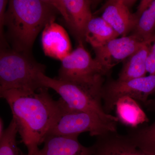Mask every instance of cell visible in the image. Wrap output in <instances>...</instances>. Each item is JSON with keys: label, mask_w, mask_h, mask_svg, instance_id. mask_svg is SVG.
I'll list each match as a JSON object with an SVG mask.
<instances>
[{"label": "cell", "mask_w": 155, "mask_h": 155, "mask_svg": "<svg viewBox=\"0 0 155 155\" xmlns=\"http://www.w3.org/2000/svg\"><path fill=\"white\" fill-rule=\"evenodd\" d=\"M10 106L27 155H37L61 112L62 100L55 101L42 87L36 91L11 89L0 91Z\"/></svg>", "instance_id": "1"}, {"label": "cell", "mask_w": 155, "mask_h": 155, "mask_svg": "<svg viewBox=\"0 0 155 155\" xmlns=\"http://www.w3.org/2000/svg\"><path fill=\"white\" fill-rule=\"evenodd\" d=\"M59 14L47 0L9 1L5 20L7 43L14 51L32 54L38 34Z\"/></svg>", "instance_id": "2"}, {"label": "cell", "mask_w": 155, "mask_h": 155, "mask_svg": "<svg viewBox=\"0 0 155 155\" xmlns=\"http://www.w3.org/2000/svg\"><path fill=\"white\" fill-rule=\"evenodd\" d=\"M38 79L42 87L55 91L69 108L94 114L108 124L117 125V117L107 114L104 110L101 96L103 85L51 78L43 73L39 74Z\"/></svg>", "instance_id": "3"}, {"label": "cell", "mask_w": 155, "mask_h": 155, "mask_svg": "<svg viewBox=\"0 0 155 155\" xmlns=\"http://www.w3.org/2000/svg\"><path fill=\"white\" fill-rule=\"evenodd\" d=\"M46 67L38 62L32 54L17 51L11 48H1L0 91L11 89L36 91L42 87L40 74Z\"/></svg>", "instance_id": "4"}, {"label": "cell", "mask_w": 155, "mask_h": 155, "mask_svg": "<svg viewBox=\"0 0 155 155\" xmlns=\"http://www.w3.org/2000/svg\"><path fill=\"white\" fill-rule=\"evenodd\" d=\"M61 99V112L48 136L79 135L88 132L91 136L97 137L116 132L117 125L108 124L94 114L72 110Z\"/></svg>", "instance_id": "5"}, {"label": "cell", "mask_w": 155, "mask_h": 155, "mask_svg": "<svg viewBox=\"0 0 155 155\" xmlns=\"http://www.w3.org/2000/svg\"><path fill=\"white\" fill-rule=\"evenodd\" d=\"M61 61L57 78L80 83L104 85V77L108 72L78 42L77 48Z\"/></svg>", "instance_id": "6"}, {"label": "cell", "mask_w": 155, "mask_h": 155, "mask_svg": "<svg viewBox=\"0 0 155 155\" xmlns=\"http://www.w3.org/2000/svg\"><path fill=\"white\" fill-rule=\"evenodd\" d=\"M155 93V75H149L132 80H109L102 89L103 107L107 114L115 109L119 99L128 97L145 106L148 97Z\"/></svg>", "instance_id": "7"}, {"label": "cell", "mask_w": 155, "mask_h": 155, "mask_svg": "<svg viewBox=\"0 0 155 155\" xmlns=\"http://www.w3.org/2000/svg\"><path fill=\"white\" fill-rule=\"evenodd\" d=\"M63 17L65 24L78 42L85 41L87 26L92 19V1L47 0Z\"/></svg>", "instance_id": "8"}, {"label": "cell", "mask_w": 155, "mask_h": 155, "mask_svg": "<svg viewBox=\"0 0 155 155\" xmlns=\"http://www.w3.org/2000/svg\"><path fill=\"white\" fill-rule=\"evenodd\" d=\"M145 42L131 35L112 40L100 47L94 48L95 58L107 72L120 62L127 60Z\"/></svg>", "instance_id": "9"}, {"label": "cell", "mask_w": 155, "mask_h": 155, "mask_svg": "<svg viewBox=\"0 0 155 155\" xmlns=\"http://www.w3.org/2000/svg\"><path fill=\"white\" fill-rule=\"evenodd\" d=\"M132 1H109L103 8L101 17L112 26L120 36H126L134 30L139 18L129 8Z\"/></svg>", "instance_id": "10"}, {"label": "cell", "mask_w": 155, "mask_h": 155, "mask_svg": "<svg viewBox=\"0 0 155 155\" xmlns=\"http://www.w3.org/2000/svg\"><path fill=\"white\" fill-rule=\"evenodd\" d=\"M91 148V155H155L140 149L127 136L116 131L97 137Z\"/></svg>", "instance_id": "11"}, {"label": "cell", "mask_w": 155, "mask_h": 155, "mask_svg": "<svg viewBox=\"0 0 155 155\" xmlns=\"http://www.w3.org/2000/svg\"><path fill=\"white\" fill-rule=\"evenodd\" d=\"M42 45L45 55L62 61L71 52L69 35L62 26L55 22L46 25L41 37Z\"/></svg>", "instance_id": "12"}, {"label": "cell", "mask_w": 155, "mask_h": 155, "mask_svg": "<svg viewBox=\"0 0 155 155\" xmlns=\"http://www.w3.org/2000/svg\"><path fill=\"white\" fill-rule=\"evenodd\" d=\"M78 136H48L37 155H91V147L81 144Z\"/></svg>", "instance_id": "13"}, {"label": "cell", "mask_w": 155, "mask_h": 155, "mask_svg": "<svg viewBox=\"0 0 155 155\" xmlns=\"http://www.w3.org/2000/svg\"><path fill=\"white\" fill-rule=\"evenodd\" d=\"M119 121L131 129L149 122V119L137 101L123 97L116 102L115 107Z\"/></svg>", "instance_id": "14"}, {"label": "cell", "mask_w": 155, "mask_h": 155, "mask_svg": "<svg viewBox=\"0 0 155 155\" xmlns=\"http://www.w3.org/2000/svg\"><path fill=\"white\" fill-rule=\"evenodd\" d=\"M153 39L145 42L137 51L127 58L117 80L125 81L146 76V63Z\"/></svg>", "instance_id": "15"}, {"label": "cell", "mask_w": 155, "mask_h": 155, "mask_svg": "<svg viewBox=\"0 0 155 155\" xmlns=\"http://www.w3.org/2000/svg\"><path fill=\"white\" fill-rule=\"evenodd\" d=\"M119 35L101 17H93L89 23L85 35V41L93 48L100 47Z\"/></svg>", "instance_id": "16"}, {"label": "cell", "mask_w": 155, "mask_h": 155, "mask_svg": "<svg viewBox=\"0 0 155 155\" xmlns=\"http://www.w3.org/2000/svg\"><path fill=\"white\" fill-rule=\"evenodd\" d=\"M155 34V0L140 15L132 35L143 41L153 39Z\"/></svg>", "instance_id": "17"}, {"label": "cell", "mask_w": 155, "mask_h": 155, "mask_svg": "<svg viewBox=\"0 0 155 155\" xmlns=\"http://www.w3.org/2000/svg\"><path fill=\"white\" fill-rule=\"evenodd\" d=\"M126 136L140 149L155 155V121L150 126L131 129Z\"/></svg>", "instance_id": "18"}, {"label": "cell", "mask_w": 155, "mask_h": 155, "mask_svg": "<svg viewBox=\"0 0 155 155\" xmlns=\"http://www.w3.org/2000/svg\"><path fill=\"white\" fill-rule=\"evenodd\" d=\"M18 130L14 119L11 120L8 127L0 137V155H27L17 145Z\"/></svg>", "instance_id": "19"}, {"label": "cell", "mask_w": 155, "mask_h": 155, "mask_svg": "<svg viewBox=\"0 0 155 155\" xmlns=\"http://www.w3.org/2000/svg\"><path fill=\"white\" fill-rule=\"evenodd\" d=\"M9 1L0 0V43L1 48L10 47L5 38V16Z\"/></svg>", "instance_id": "20"}, {"label": "cell", "mask_w": 155, "mask_h": 155, "mask_svg": "<svg viewBox=\"0 0 155 155\" xmlns=\"http://www.w3.org/2000/svg\"><path fill=\"white\" fill-rule=\"evenodd\" d=\"M146 69L149 75H155V59L150 53L147 59Z\"/></svg>", "instance_id": "21"}, {"label": "cell", "mask_w": 155, "mask_h": 155, "mask_svg": "<svg viewBox=\"0 0 155 155\" xmlns=\"http://www.w3.org/2000/svg\"><path fill=\"white\" fill-rule=\"evenodd\" d=\"M145 106L151 110L155 112V98L153 100H148Z\"/></svg>", "instance_id": "22"}, {"label": "cell", "mask_w": 155, "mask_h": 155, "mask_svg": "<svg viewBox=\"0 0 155 155\" xmlns=\"http://www.w3.org/2000/svg\"><path fill=\"white\" fill-rule=\"evenodd\" d=\"M150 53L155 59V34L154 35L153 41Z\"/></svg>", "instance_id": "23"}, {"label": "cell", "mask_w": 155, "mask_h": 155, "mask_svg": "<svg viewBox=\"0 0 155 155\" xmlns=\"http://www.w3.org/2000/svg\"><path fill=\"white\" fill-rule=\"evenodd\" d=\"M5 130L4 129V122L2 119L1 118L0 119V137H2L4 133Z\"/></svg>", "instance_id": "24"}]
</instances>
